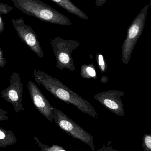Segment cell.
Here are the masks:
<instances>
[{
  "label": "cell",
  "mask_w": 151,
  "mask_h": 151,
  "mask_svg": "<svg viewBox=\"0 0 151 151\" xmlns=\"http://www.w3.org/2000/svg\"><path fill=\"white\" fill-rule=\"evenodd\" d=\"M33 76L37 83L43 86L55 98L72 104L81 112L93 118H98L96 110L88 101L70 90L59 79L37 69L34 70Z\"/></svg>",
  "instance_id": "cell-1"
},
{
  "label": "cell",
  "mask_w": 151,
  "mask_h": 151,
  "mask_svg": "<svg viewBox=\"0 0 151 151\" xmlns=\"http://www.w3.org/2000/svg\"><path fill=\"white\" fill-rule=\"evenodd\" d=\"M22 13L43 22L63 26L72 25L70 19L40 0H11Z\"/></svg>",
  "instance_id": "cell-2"
},
{
  "label": "cell",
  "mask_w": 151,
  "mask_h": 151,
  "mask_svg": "<svg viewBox=\"0 0 151 151\" xmlns=\"http://www.w3.org/2000/svg\"><path fill=\"white\" fill-rule=\"evenodd\" d=\"M149 6L146 5L133 20L127 30V36L123 43L122 57L123 63L127 65L139 37L142 34Z\"/></svg>",
  "instance_id": "cell-3"
},
{
  "label": "cell",
  "mask_w": 151,
  "mask_h": 151,
  "mask_svg": "<svg viewBox=\"0 0 151 151\" xmlns=\"http://www.w3.org/2000/svg\"><path fill=\"white\" fill-rule=\"evenodd\" d=\"M50 43L56 58V67L61 70L67 69L74 71L76 68L71 54L80 45V42L77 40H68L57 37L51 39Z\"/></svg>",
  "instance_id": "cell-4"
},
{
  "label": "cell",
  "mask_w": 151,
  "mask_h": 151,
  "mask_svg": "<svg viewBox=\"0 0 151 151\" xmlns=\"http://www.w3.org/2000/svg\"><path fill=\"white\" fill-rule=\"evenodd\" d=\"M53 119L63 131L86 144L93 151H94L95 145L92 135L69 118L63 111L54 107Z\"/></svg>",
  "instance_id": "cell-5"
},
{
  "label": "cell",
  "mask_w": 151,
  "mask_h": 151,
  "mask_svg": "<svg viewBox=\"0 0 151 151\" xmlns=\"http://www.w3.org/2000/svg\"><path fill=\"white\" fill-rule=\"evenodd\" d=\"M12 22L21 40L39 57L43 58L44 52L38 39L37 35L32 28L24 23L22 17L16 20L12 19Z\"/></svg>",
  "instance_id": "cell-6"
},
{
  "label": "cell",
  "mask_w": 151,
  "mask_h": 151,
  "mask_svg": "<svg viewBox=\"0 0 151 151\" xmlns=\"http://www.w3.org/2000/svg\"><path fill=\"white\" fill-rule=\"evenodd\" d=\"M23 92V86L19 74L14 72L10 77L9 86L1 91V97L14 106L16 113H19L25 110L22 104Z\"/></svg>",
  "instance_id": "cell-7"
},
{
  "label": "cell",
  "mask_w": 151,
  "mask_h": 151,
  "mask_svg": "<svg viewBox=\"0 0 151 151\" xmlns=\"http://www.w3.org/2000/svg\"><path fill=\"white\" fill-rule=\"evenodd\" d=\"M124 93L122 91L110 90L99 93L94 95L93 98L110 112L120 116H124V104L121 99Z\"/></svg>",
  "instance_id": "cell-8"
},
{
  "label": "cell",
  "mask_w": 151,
  "mask_h": 151,
  "mask_svg": "<svg viewBox=\"0 0 151 151\" xmlns=\"http://www.w3.org/2000/svg\"><path fill=\"white\" fill-rule=\"evenodd\" d=\"M27 87L35 108L48 121L52 122L54 107L50 104L34 82L31 80L29 81Z\"/></svg>",
  "instance_id": "cell-9"
},
{
  "label": "cell",
  "mask_w": 151,
  "mask_h": 151,
  "mask_svg": "<svg viewBox=\"0 0 151 151\" xmlns=\"http://www.w3.org/2000/svg\"><path fill=\"white\" fill-rule=\"evenodd\" d=\"M68 12L84 20H87L89 17L86 14L76 6L70 0H51Z\"/></svg>",
  "instance_id": "cell-10"
},
{
  "label": "cell",
  "mask_w": 151,
  "mask_h": 151,
  "mask_svg": "<svg viewBox=\"0 0 151 151\" xmlns=\"http://www.w3.org/2000/svg\"><path fill=\"white\" fill-rule=\"evenodd\" d=\"M17 141L12 130L4 129L0 127V148L14 145Z\"/></svg>",
  "instance_id": "cell-11"
},
{
  "label": "cell",
  "mask_w": 151,
  "mask_h": 151,
  "mask_svg": "<svg viewBox=\"0 0 151 151\" xmlns=\"http://www.w3.org/2000/svg\"><path fill=\"white\" fill-rule=\"evenodd\" d=\"M80 76L85 79H90L92 78L97 79L98 76L93 63L82 65L80 68Z\"/></svg>",
  "instance_id": "cell-12"
},
{
  "label": "cell",
  "mask_w": 151,
  "mask_h": 151,
  "mask_svg": "<svg viewBox=\"0 0 151 151\" xmlns=\"http://www.w3.org/2000/svg\"><path fill=\"white\" fill-rule=\"evenodd\" d=\"M34 139L36 141L37 144L40 147L41 150L44 151H67V150L64 149L62 147L57 145H52V146H49L47 145L43 144L39 140L38 138L37 137H34Z\"/></svg>",
  "instance_id": "cell-13"
},
{
  "label": "cell",
  "mask_w": 151,
  "mask_h": 151,
  "mask_svg": "<svg viewBox=\"0 0 151 151\" xmlns=\"http://www.w3.org/2000/svg\"><path fill=\"white\" fill-rule=\"evenodd\" d=\"M96 60L100 71L102 73L106 72L107 68V65L103 55L101 54H97L96 55Z\"/></svg>",
  "instance_id": "cell-14"
},
{
  "label": "cell",
  "mask_w": 151,
  "mask_h": 151,
  "mask_svg": "<svg viewBox=\"0 0 151 151\" xmlns=\"http://www.w3.org/2000/svg\"><path fill=\"white\" fill-rule=\"evenodd\" d=\"M142 147L145 151H151V136L150 134H146L144 135Z\"/></svg>",
  "instance_id": "cell-15"
},
{
  "label": "cell",
  "mask_w": 151,
  "mask_h": 151,
  "mask_svg": "<svg viewBox=\"0 0 151 151\" xmlns=\"http://www.w3.org/2000/svg\"><path fill=\"white\" fill-rule=\"evenodd\" d=\"M14 9L12 7L7 4L0 2V15H7Z\"/></svg>",
  "instance_id": "cell-16"
},
{
  "label": "cell",
  "mask_w": 151,
  "mask_h": 151,
  "mask_svg": "<svg viewBox=\"0 0 151 151\" xmlns=\"http://www.w3.org/2000/svg\"><path fill=\"white\" fill-rule=\"evenodd\" d=\"M6 63L2 49L0 47V67L4 68Z\"/></svg>",
  "instance_id": "cell-17"
},
{
  "label": "cell",
  "mask_w": 151,
  "mask_h": 151,
  "mask_svg": "<svg viewBox=\"0 0 151 151\" xmlns=\"http://www.w3.org/2000/svg\"><path fill=\"white\" fill-rule=\"evenodd\" d=\"M8 114L7 111L0 109V121H5L9 120V117L7 114Z\"/></svg>",
  "instance_id": "cell-18"
},
{
  "label": "cell",
  "mask_w": 151,
  "mask_h": 151,
  "mask_svg": "<svg viewBox=\"0 0 151 151\" xmlns=\"http://www.w3.org/2000/svg\"><path fill=\"white\" fill-rule=\"evenodd\" d=\"M5 29V23L1 16L0 15V33L3 32Z\"/></svg>",
  "instance_id": "cell-19"
},
{
  "label": "cell",
  "mask_w": 151,
  "mask_h": 151,
  "mask_svg": "<svg viewBox=\"0 0 151 151\" xmlns=\"http://www.w3.org/2000/svg\"><path fill=\"white\" fill-rule=\"evenodd\" d=\"M107 0H95V4L98 7H101L103 6Z\"/></svg>",
  "instance_id": "cell-20"
}]
</instances>
